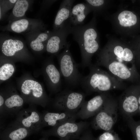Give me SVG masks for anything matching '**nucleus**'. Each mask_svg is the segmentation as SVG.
<instances>
[{"label":"nucleus","instance_id":"obj_15","mask_svg":"<svg viewBox=\"0 0 140 140\" xmlns=\"http://www.w3.org/2000/svg\"><path fill=\"white\" fill-rule=\"evenodd\" d=\"M23 41L19 38L1 34L0 43L2 53L7 57L14 56L24 49V44Z\"/></svg>","mask_w":140,"mask_h":140},{"label":"nucleus","instance_id":"obj_14","mask_svg":"<svg viewBox=\"0 0 140 140\" xmlns=\"http://www.w3.org/2000/svg\"><path fill=\"white\" fill-rule=\"evenodd\" d=\"M76 113L61 111L57 113L45 111L42 113L43 127H52L67 121H75L78 118Z\"/></svg>","mask_w":140,"mask_h":140},{"label":"nucleus","instance_id":"obj_29","mask_svg":"<svg viewBox=\"0 0 140 140\" xmlns=\"http://www.w3.org/2000/svg\"><path fill=\"white\" fill-rule=\"evenodd\" d=\"M89 5L94 7H97L102 5L104 3L102 0H87L85 1Z\"/></svg>","mask_w":140,"mask_h":140},{"label":"nucleus","instance_id":"obj_21","mask_svg":"<svg viewBox=\"0 0 140 140\" xmlns=\"http://www.w3.org/2000/svg\"><path fill=\"white\" fill-rule=\"evenodd\" d=\"M45 71L50 83L52 84L53 90L57 92L59 91L61 83L60 72L53 64L51 63L47 66Z\"/></svg>","mask_w":140,"mask_h":140},{"label":"nucleus","instance_id":"obj_22","mask_svg":"<svg viewBox=\"0 0 140 140\" xmlns=\"http://www.w3.org/2000/svg\"><path fill=\"white\" fill-rule=\"evenodd\" d=\"M114 55L129 64L131 63L133 58V54L132 51L128 48H123L120 46H115L113 49Z\"/></svg>","mask_w":140,"mask_h":140},{"label":"nucleus","instance_id":"obj_26","mask_svg":"<svg viewBox=\"0 0 140 140\" xmlns=\"http://www.w3.org/2000/svg\"><path fill=\"white\" fill-rule=\"evenodd\" d=\"M17 1V0L0 1V20L7 11L13 8Z\"/></svg>","mask_w":140,"mask_h":140},{"label":"nucleus","instance_id":"obj_17","mask_svg":"<svg viewBox=\"0 0 140 140\" xmlns=\"http://www.w3.org/2000/svg\"><path fill=\"white\" fill-rule=\"evenodd\" d=\"M74 1L73 0H65L62 1L54 19L53 31L57 30L62 27L69 19Z\"/></svg>","mask_w":140,"mask_h":140},{"label":"nucleus","instance_id":"obj_7","mask_svg":"<svg viewBox=\"0 0 140 140\" xmlns=\"http://www.w3.org/2000/svg\"><path fill=\"white\" fill-rule=\"evenodd\" d=\"M140 93V87L130 86L125 89L120 96L118 101V109L125 119L138 113Z\"/></svg>","mask_w":140,"mask_h":140},{"label":"nucleus","instance_id":"obj_18","mask_svg":"<svg viewBox=\"0 0 140 140\" xmlns=\"http://www.w3.org/2000/svg\"><path fill=\"white\" fill-rule=\"evenodd\" d=\"M24 103L23 99L17 94H13L5 98L4 117L8 116H16L22 109Z\"/></svg>","mask_w":140,"mask_h":140},{"label":"nucleus","instance_id":"obj_4","mask_svg":"<svg viewBox=\"0 0 140 140\" xmlns=\"http://www.w3.org/2000/svg\"><path fill=\"white\" fill-rule=\"evenodd\" d=\"M118 101L111 95L94 116L90 124L94 129L106 131L112 130L117 118Z\"/></svg>","mask_w":140,"mask_h":140},{"label":"nucleus","instance_id":"obj_30","mask_svg":"<svg viewBox=\"0 0 140 140\" xmlns=\"http://www.w3.org/2000/svg\"><path fill=\"white\" fill-rule=\"evenodd\" d=\"M138 113H139L140 115V93L138 97Z\"/></svg>","mask_w":140,"mask_h":140},{"label":"nucleus","instance_id":"obj_16","mask_svg":"<svg viewBox=\"0 0 140 140\" xmlns=\"http://www.w3.org/2000/svg\"><path fill=\"white\" fill-rule=\"evenodd\" d=\"M52 31L38 30L26 34V40L31 48L36 51H40L46 49L47 41Z\"/></svg>","mask_w":140,"mask_h":140},{"label":"nucleus","instance_id":"obj_5","mask_svg":"<svg viewBox=\"0 0 140 140\" xmlns=\"http://www.w3.org/2000/svg\"><path fill=\"white\" fill-rule=\"evenodd\" d=\"M69 43L63 52L59 56V60L61 74L68 86L74 88L80 85L83 76L79 71V64L73 58L70 52Z\"/></svg>","mask_w":140,"mask_h":140},{"label":"nucleus","instance_id":"obj_27","mask_svg":"<svg viewBox=\"0 0 140 140\" xmlns=\"http://www.w3.org/2000/svg\"><path fill=\"white\" fill-rule=\"evenodd\" d=\"M95 140H121L117 134L113 130L107 131L100 135Z\"/></svg>","mask_w":140,"mask_h":140},{"label":"nucleus","instance_id":"obj_28","mask_svg":"<svg viewBox=\"0 0 140 140\" xmlns=\"http://www.w3.org/2000/svg\"><path fill=\"white\" fill-rule=\"evenodd\" d=\"M79 140H95L93 136L90 129L89 128L81 135Z\"/></svg>","mask_w":140,"mask_h":140},{"label":"nucleus","instance_id":"obj_10","mask_svg":"<svg viewBox=\"0 0 140 140\" xmlns=\"http://www.w3.org/2000/svg\"><path fill=\"white\" fill-rule=\"evenodd\" d=\"M15 121L35 133L43 127L42 114L39 113L33 105L22 109L17 115Z\"/></svg>","mask_w":140,"mask_h":140},{"label":"nucleus","instance_id":"obj_11","mask_svg":"<svg viewBox=\"0 0 140 140\" xmlns=\"http://www.w3.org/2000/svg\"><path fill=\"white\" fill-rule=\"evenodd\" d=\"M72 26L69 21H67L62 27L52 31L46 43V50L48 52L56 53L66 47L69 43L67 42V38L71 34Z\"/></svg>","mask_w":140,"mask_h":140},{"label":"nucleus","instance_id":"obj_12","mask_svg":"<svg viewBox=\"0 0 140 140\" xmlns=\"http://www.w3.org/2000/svg\"><path fill=\"white\" fill-rule=\"evenodd\" d=\"M111 95L109 92H103L88 101H85L76 113L77 118L84 120L94 116Z\"/></svg>","mask_w":140,"mask_h":140},{"label":"nucleus","instance_id":"obj_2","mask_svg":"<svg viewBox=\"0 0 140 140\" xmlns=\"http://www.w3.org/2000/svg\"><path fill=\"white\" fill-rule=\"evenodd\" d=\"M71 33L78 44L80 50L81 61L79 64L82 68L88 67L92 63L91 58L99 48L96 39L97 34L89 24L72 26Z\"/></svg>","mask_w":140,"mask_h":140},{"label":"nucleus","instance_id":"obj_13","mask_svg":"<svg viewBox=\"0 0 140 140\" xmlns=\"http://www.w3.org/2000/svg\"><path fill=\"white\" fill-rule=\"evenodd\" d=\"M35 133L15 121L0 133V140H23Z\"/></svg>","mask_w":140,"mask_h":140},{"label":"nucleus","instance_id":"obj_23","mask_svg":"<svg viewBox=\"0 0 140 140\" xmlns=\"http://www.w3.org/2000/svg\"><path fill=\"white\" fill-rule=\"evenodd\" d=\"M118 19L120 25L124 27L134 25L137 21L136 16L128 11H124L121 12L118 16Z\"/></svg>","mask_w":140,"mask_h":140},{"label":"nucleus","instance_id":"obj_8","mask_svg":"<svg viewBox=\"0 0 140 140\" xmlns=\"http://www.w3.org/2000/svg\"><path fill=\"white\" fill-rule=\"evenodd\" d=\"M22 94L30 105L37 104L45 108L49 103V100L45 94L41 85L31 80L25 81L21 87Z\"/></svg>","mask_w":140,"mask_h":140},{"label":"nucleus","instance_id":"obj_31","mask_svg":"<svg viewBox=\"0 0 140 140\" xmlns=\"http://www.w3.org/2000/svg\"><path fill=\"white\" fill-rule=\"evenodd\" d=\"M59 140H61V139H60Z\"/></svg>","mask_w":140,"mask_h":140},{"label":"nucleus","instance_id":"obj_1","mask_svg":"<svg viewBox=\"0 0 140 140\" xmlns=\"http://www.w3.org/2000/svg\"><path fill=\"white\" fill-rule=\"evenodd\" d=\"M89 74L83 76L80 83L86 95L95 92L100 93L127 88L126 85L110 73L92 63L88 67Z\"/></svg>","mask_w":140,"mask_h":140},{"label":"nucleus","instance_id":"obj_20","mask_svg":"<svg viewBox=\"0 0 140 140\" xmlns=\"http://www.w3.org/2000/svg\"><path fill=\"white\" fill-rule=\"evenodd\" d=\"M30 3V1L17 0L8 18V23L25 17Z\"/></svg>","mask_w":140,"mask_h":140},{"label":"nucleus","instance_id":"obj_6","mask_svg":"<svg viewBox=\"0 0 140 140\" xmlns=\"http://www.w3.org/2000/svg\"><path fill=\"white\" fill-rule=\"evenodd\" d=\"M86 96L84 93L65 89L56 96L53 103V107L61 111L76 113L85 101Z\"/></svg>","mask_w":140,"mask_h":140},{"label":"nucleus","instance_id":"obj_3","mask_svg":"<svg viewBox=\"0 0 140 140\" xmlns=\"http://www.w3.org/2000/svg\"><path fill=\"white\" fill-rule=\"evenodd\" d=\"M89 123L81 121H67L45 130L42 131L40 140H47L49 137L54 136L63 140L79 139L82 134L89 128Z\"/></svg>","mask_w":140,"mask_h":140},{"label":"nucleus","instance_id":"obj_25","mask_svg":"<svg viewBox=\"0 0 140 140\" xmlns=\"http://www.w3.org/2000/svg\"><path fill=\"white\" fill-rule=\"evenodd\" d=\"M14 71V67L11 64H4L0 68V80L4 81L8 79L12 75Z\"/></svg>","mask_w":140,"mask_h":140},{"label":"nucleus","instance_id":"obj_19","mask_svg":"<svg viewBox=\"0 0 140 140\" xmlns=\"http://www.w3.org/2000/svg\"><path fill=\"white\" fill-rule=\"evenodd\" d=\"M90 10L89 5L82 3L78 4L72 8L69 19L72 26L80 25L84 21Z\"/></svg>","mask_w":140,"mask_h":140},{"label":"nucleus","instance_id":"obj_9","mask_svg":"<svg viewBox=\"0 0 140 140\" xmlns=\"http://www.w3.org/2000/svg\"><path fill=\"white\" fill-rule=\"evenodd\" d=\"M46 26L41 20L25 17L10 23L2 27L1 30L18 33L25 34L36 31H45Z\"/></svg>","mask_w":140,"mask_h":140},{"label":"nucleus","instance_id":"obj_24","mask_svg":"<svg viewBox=\"0 0 140 140\" xmlns=\"http://www.w3.org/2000/svg\"><path fill=\"white\" fill-rule=\"evenodd\" d=\"M126 120L127 125L132 134L133 140H140V121H136L132 117Z\"/></svg>","mask_w":140,"mask_h":140}]
</instances>
